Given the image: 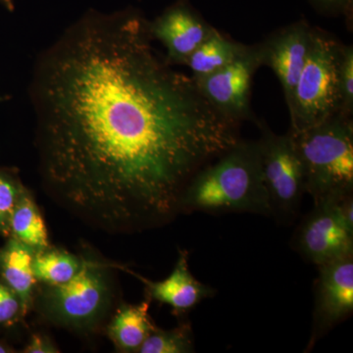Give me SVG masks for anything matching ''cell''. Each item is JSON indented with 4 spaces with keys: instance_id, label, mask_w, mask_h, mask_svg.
Wrapping results in <instances>:
<instances>
[{
    "instance_id": "obj_25",
    "label": "cell",
    "mask_w": 353,
    "mask_h": 353,
    "mask_svg": "<svg viewBox=\"0 0 353 353\" xmlns=\"http://www.w3.org/2000/svg\"><path fill=\"white\" fill-rule=\"evenodd\" d=\"M14 352L13 348L0 341V353Z\"/></svg>"
},
{
    "instance_id": "obj_22",
    "label": "cell",
    "mask_w": 353,
    "mask_h": 353,
    "mask_svg": "<svg viewBox=\"0 0 353 353\" xmlns=\"http://www.w3.org/2000/svg\"><path fill=\"white\" fill-rule=\"evenodd\" d=\"M310 2L322 12L343 14L347 21L352 20L353 0H310Z\"/></svg>"
},
{
    "instance_id": "obj_9",
    "label": "cell",
    "mask_w": 353,
    "mask_h": 353,
    "mask_svg": "<svg viewBox=\"0 0 353 353\" xmlns=\"http://www.w3.org/2000/svg\"><path fill=\"white\" fill-rule=\"evenodd\" d=\"M318 269L308 350L353 311V252L320 265Z\"/></svg>"
},
{
    "instance_id": "obj_7",
    "label": "cell",
    "mask_w": 353,
    "mask_h": 353,
    "mask_svg": "<svg viewBox=\"0 0 353 353\" xmlns=\"http://www.w3.org/2000/svg\"><path fill=\"white\" fill-rule=\"evenodd\" d=\"M261 66L259 44L248 50L227 66L203 78L194 79L197 87L211 104L223 115L241 124L256 123L252 110L253 77Z\"/></svg>"
},
{
    "instance_id": "obj_6",
    "label": "cell",
    "mask_w": 353,
    "mask_h": 353,
    "mask_svg": "<svg viewBox=\"0 0 353 353\" xmlns=\"http://www.w3.org/2000/svg\"><path fill=\"white\" fill-rule=\"evenodd\" d=\"M256 125L260 131L257 143L271 217L279 224L289 225L299 215L305 194L303 162L290 131L277 134L264 121L257 120Z\"/></svg>"
},
{
    "instance_id": "obj_18",
    "label": "cell",
    "mask_w": 353,
    "mask_h": 353,
    "mask_svg": "<svg viewBox=\"0 0 353 353\" xmlns=\"http://www.w3.org/2000/svg\"><path fill=\"white\" fill-rule=\"evenodd\" d=\"M139 353H190L194 352V336L192 325L183 322L176 328L165 331L157 328L148 334Z\"/></svg>"
},
{
    "instance_id": "obj_21",
    "label": "cell",
    "mask_w": 353,
    "mask_h": 353,
    "mask_svg": "<svg viewBox=\"0 0 353 353\" xmlns=\"http://www.w3.org/2000/svg\"><path fill=\"white\" fill-rule=\"evenodd\" d=\"M25 316L20 297L0 279V328H9Z\"/></svg>"
},
{
    "instance_id": "obj_16",
    "label": "cell",
    "mask_w": 353,
    "mask_h": 353,
    "mask_svg": "<svg viewBox=\"0 0 353 353\" xmlns=\"http://www.w3.org/2000/svg\"><path fill=\"white\" fill-rule=\"evenodd\" d=\"M10 236L30 246L36 252L50 248L46 223L27 189L23 192L11 216Z\"/></svg>"
},
{
    "instance_id": "obj_1",
    "label": "cell",
    "mask_w": 353,
    "mask_h": 353,
    "mask_svg": "<svg viewBox=\"0 0 353 353\" xmlns=\"http://www.w3.org/2000/svg\"><path fill=\"white\" fill-rule=\"evenodd\" d=\"M153 41L136 9L90 10L41 53L32 74L44 185L111 233L169 224L197 172L241 139V124Z\"/></svg>"
},
{
    "instance_id": "obj_13",
    "label": "cell",
    "mask_w": 353,
    "mask_h": 353,
    "mask_svg": "<svg viewBox=\"0 0 353 353\" xmlns=\"http://www.w3.org/2000/svg\"><path fill=\"white\" fill-rule=\"evenodd\" d=\"M34 253L30 246L11 236L0 248V279L20 297L26 315L34 303L37 284L32 269Z\"/></svg>"
},
{
    "instance_id": "obj_4",
    "label": "cell",
    "mask_w": 353,
    "mask_h": 353,
    "mask_svg": "<svg viewBox=\"0 0 353 353\" xmlns=\"http://www.w3.org/2000/svg\"><path fill=\"white\" fill-rule=\"evenodd\" d=\"M343 46L333 34L313 27L305 63L287 105L290 131H305L341 113L339 70Z\"/></svg>"
},
{
    "instance_id": "obj_17",
    "label": "cell",
    "mask_w": 353,
    "mask_h": 353,
    "mask_svg": "<svg viewBox=\"0 0 353 353\" xmlns=\"http://www.w3.org/2000/svg\"><path fill=\"white\" fill-rule=\"evenodd\" d=\"M82 260L62 250L48 248L34 253L32 269L37 282L46 285L64 284L80 269Z\"/></svg>"
},
{
    "instance_id": "obj_20",
    "label": "cell",
    "mask_w": 353,
    "mask_h": 353,
    "mask_svg": "<svg viewBox=\"0 0 353 353\" xmlns=\"http://www.w3.org/2000/svg\"><path fill=\"white\" fill-rule=\"evenodd\" d=\"M339 82L341 108V113L345 115H353V48L352 46L343 44L341 53L340 70H339Z\"/></svg>"
},
{
    "instance_id": "obj_23",
    "label": "cell",
    "mask_w": 353,
    "mask_h": 353,
    "mask_svg": "<svg viewBox=\"0 0 353 353\" xmlns=\"http://www.w3.org/2000/svg\"><path fill=\"white\" fill-rule=\"evenodd\" d=\"M26 353H57L59 352L57 345L50 341L48 336L43 334H34L29 343L26 345Z\"/></svg>"
},
{
    "instance_id": "obj_2",
    "label": "cell",
    "mask_w": 353,
    "mask_h": 353,
    "mask_svg": "<svg viewBox=\"0 0 353 353\" xmlns=\"http://www.w3.org/2000/svg\"><path fill=\"white\" fill-rule=\"evenodd\" d=\"M252 213L271 217L257 141L241 139L197 172L185 189L182 214Z\"/></svg>"
},
{
    "instance_id": "obj_8",
    "label": "cell",
    "mask_w": 353,
    "mask_h": 353,
    "mask_svg": "<svg viewBox=\"0 0 353 353\" xmlns=\"http://www.w3.org/2000/svg\"><path fill=\"white\" fill-rule=\"evenodd\" d=\"M292 243L296 252L317 267L353 252V233L336 201L314 204L297 227Z\"/></svg>"
},
{
    "instance_id": "obj_10",
    "label": "cell",
    "mask_w": 353,
    "mask_h": 353,
    "mask_svg": "<svg viewBox=\"0 0 353 353\" xmlns=\"http://www.w3.org/2000/svg\"><path fill=\"white\" fill-rule=\"evenodd\" d=\"M214 30L188 0H176L150 22L152 38L163 44L165 57L173 66H185L190 54Z\"/></svg>"
},
{
    "instance_id": "obj_12",
    "label": "cell",
    "mask_w": 353,
    "mask_h": 353,
    "mask_svg": "<svg viewBox=\"0 0 353 353\" xmlns=\"http://www.w3.org/2000/svg\"><path fill=\"white\" fill-rule=\"evenodd\" d=\"M145 285L150 301L170 306L176 315H185L205 299L216 296V290L203 284L190 270L189 252L179 250V257L170 275L165 280L152 282L129 269L123 268Z\"/></svg>"
},
{
    "instance_id": "obj_19",
    "label": "cell",
    "mask_w": 353,
    "mask_h": 353,
    "mask_svg": "<svg viewBox=\"0 0 353 353\" xmlns=\"http://www.w3.org/2000/svg\"><path fill=\"white\" fill-rule=\"evenodd\" d=\"M26 188L15 170L0 168V234L10 236V219Z\"/></svg>"
},
{
    "instance_id": "obj_14",
    "label": "cell",
    "mask_w": 353,
    "mask_h": 353,
    "mask_svg": "<svg viewBox=\"0 0 353 353\" xmlns=\"http://www.w3.org/2000/svg\"><path fill=\"white\" fill-rule=\"evenodd\" d=\"M150 299L139 304H124L118 309L108 332L116 347L123 352H139L155 325L150 315Z\"/></svg>"
},
{
    "instance_id": "obj_11",
    "label": "cell",
    "mask_w": 353,
    "mask_h": 353,
    "mask_svg": "<svg viewBox=\"0 0 353 353\" xmlns=\"http://www.w3.org/2000/svg\"><path fill=\"white\" fill-rule=\"evenodd\" d=\"M313 27L301 19L273 32L259 43L261 66H267L277 76L289 104L301 75L310 46Z\"/></svg>"
},
{
    "instance_id": "obj_15",
    "label": "cell",
    "mask_w": 353,
    "mask_h": 353,
    "mask_svg": "<svg viewBox=\"0 0 353 353\" xmlns=\"http://www.w3.org/2000/svg\"><path fill=\"white\" fill-rule=\"evenodd\" d=\"M248 46L230 39L216 29L190 54L185 66L192 71L194 79L211 75L240 57Z\"/></svg>"
},
{
    "instance_id": "obj_3",
    "label": "cell",
    "mask_w": 353,
    "mask_h": 353,
    "mask_svg": "<svg viewBox=\"0 0 353 353\" xmlns=\"http://www.w3.org/2000/svg\"><path fill=\"white\" fill-rule=\"evenodd\" d=\"M314 204L353 194V120L338 113L305 131L289 130Z\"/></svg>"
},
{
    "instance_id": "obj_5",
    "label": "cell",
    "mask_w": 353,
    "mask_h": 353,
    "mask_svg": "<svg viewBox=\"0 0 353 353\" xmlns=\"http://www.w3.org/2000/svg\"><path fill=\"white\" fill-rule=\"evenodd\" d=\"M75 276L57 285H46L39 296V308L48 321L82 329L94 326L108 309L112 297L109 267L99 260L81 259Z\"/></svg>"
},
{
    "instance_id": "obj_26",
    "label": "cell",
    "mask_w": 353,
    "mask_h": 353,
    "mask_svg": "<svg viewBox=\"0 0 353 353\" xmlns=\"http://www.w3.org/2000/svg\"><path fill=\"white\" fill-rule=\"evenodd\" d=\"M6 99H8V97H0V102L6 101Z\"/></svg>"
},
{
    "instance_id": "obj_24",
    "label": "cell",
    "mask_w": 353,
    "mask_h": 353,
    "mask_svg": "<svg viewBox=\"0 0 353 353\" xmlns=\"http://www.w3.org/2000/svg\"><path fill=\"white\" fill-rule=\"evenodd\" d=\"M0 6L3 7L8 12L15 10V0H0Z\"/></svg>"
}]
</instances>
